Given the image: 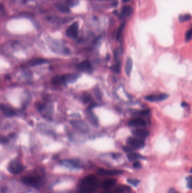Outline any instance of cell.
<instances>
[{
  "label": "cell",
  "mask_w": 192,
  "mask_h": 193,
  "mask_svg": "<svg viewBox=\"0 0 192 193\" xmlns=\"http://www.w3.org/2000/svg\"><path fill=\"white\" fill-rule=\"evenodd\" d=\"M133 13V9L129 5H125L122 8V11L119 15V18L122 19L131 15Z\"/></svg>",
  "instance_id": "cell-15"
},
{
  "label": "cell",
  "mask_w": 192,
  "mask_h": 193,
  "mask_svg": "<svg viewBox=\"0 0 192 193\" xmlns=\"http://www.w3.org/2000/svg\"><path fill=\"white\" fill-rule=\"evenodd\" d=\"M82 100L84 103L87 104L92 100V96L89 93H85L82 96Z\"/></svg>",
  "instance_id": "cell-26"
},
{
  "label": "cell",
  "mask_w": 192,
  "mask_h": 193,
  "mask_svg": "<svg viewBox=\"0 0 192 193\" xmlns=\"http://www.w3.org/2000/svg\"><path fill=\"white\" fill-rule=\"evenodd\" d=\"M192 30L190 29L187 31V33L185 34V40L187 41H189L192 38Z\"/></svg>",
  "instance_id": "cell-29"
},
{
  "label": "cell",
  "mask_w": 192,
  "mask_h": 193,
  "mask_svg": "<svg viewBox=\"0 0 192 193\" xmlns=\"http://www.w3.org/2000/svg\"><path fill=\"white\" fill-rule=\"evenodd\" d=\"M125 23H123L118 28V31H117V35H116V39H117V41H118L120 39V37L121 36L122 32H123V31L125 28Z\"/></svg>",
  "instance_id": "cell-25"
},
{
  "label": "cell",
  "mask_w": 192,
  "mask_h": 193,
  "mask_svg": "<svg viewBox=\"0 0 192 193\" xmlns=\"http://www.w3.org/2000/svg\"><path fill=\"white\" fill-rule=\"evenodd\" d=\"M130 126H133L135 128H139V127H145L146 126L147 124L143 119L139 118H134L131 120L129 123Z\"/></svg>",
  "instance_id": "cell-13"
},
{
  "label": "cell",
  "mask_w": 192,
  "mask_h": 193,
  "mask_svg": "<svg viewBox=\"0 0 192 193\" xmlns=\"http://www.w3.org/2000/svg\"><path fill=\"white\" fill-rule=\"evenodd\" d=\"M139 114L142 116H146V115H148L149 113H150V110H141L140 112H139Z\"/></svg>",
  "instance_id": "cell-32"
},
{
  "label": "cell",
  "mask_w": 192,
  "mask_h": 193,
  "mask_svg": "<svg viewBox=\"0 0 192 193\" xmlns=\"http://www.w3.org/2000/svg\"><path fill=\"white\" fill-rule=\"evenodd\" d=\"M191 15L189 14H182V15L179 16V20L181 23L188 22L191 19Z\"/></svg>",
  "instance_id": "cell-24"
},
{
  "label": "cell",
  "mask_w": 192,
  "mask_h": 193,
  "mask_svg": "<svg viewBox=\"0 0 192 193\" xmlns=\"http://www.w3.org/2000/svg\"><path fill=\"white\" fill-rule=\"evenodd\" d=\"M9 139L6 137L0 135V144H6L8 142Z\"/></svg>",
  "instance_id": "cell-31"
},
{
  "label": "cell",
  "mask_w": 192,
  "mask_h": 193,
  "mask_svg": "<svg viewBox=\"0 0 192 193\" xmlns=\"http://www.w3.org/2000/svg\"><path fill=\"white\" fill-rule=\"evenodd\" d=\"M187 187L189 189H191L192 187V177L191 176H189L187 177Z\"/></svg>",
  "instance_id": "cell-30"
},
{
  "label": "cell",
  "mask_w": 192,
  "mask_h": 193,
  "mask_svg": "<svg viewBox=\"0 0 192 193\" xmlns=\"http://www.w3.org/2000/svg\"><path fill=\"white\" fill-rule=\"evenodd\" d=\"M122 1H123V2H129V1H131V0H122Z\"/></svg>",
  "instance_id": "cell-39"
},
{
  "label": "cell",
  "mask_w": 192,
  "mask_h": 193,
  "mask_svg": "<svg viewBox=\"0 0 192 193\" xmlns=\"http://www.w3.org/2000/svg\"><path fill=\"white\" fill-rule=\"evenodd\" d=\"M111 69L116 74H119L121 71V63L120 62H117L113 66L111 67Z\"/></svg>",
  "instance_id": "cell-27"
},
{
  "label": "cell",
  "mask_w": 192,
  "mask_h": 193,
  "mask_svg": "<svg viewBox=\"0 0 192 193\" xmlns=\"http://www.w3.org/2000/svg\"><path fill=\"white\" fill-rule=\"evenodd\" d=\"M133 166L134 168L140 169V168H141V164L139 162L137 161V162H135L133 163Z\"/></svg>",
  "instance_id": "cell-33"
},
{
  "label": "cell",
  "mask_w": 192,
  "mask_h": 193,
  "mask_svg": "<svg viewBox=\"0 0 192 193\" xmlns=\"http://www.w3.org/2000/svg\"><path fill=\"white\" fill-rule=\"evenodd\" d=\"M112 193L111 191H108V190H106V191H103V192H101V193Z\"/></svg>",
  "instance_id": "cell-38"
},
{
  "label": "cell",
  "mask_w": 192,
  "mask_h": 193,
  "mask_svg": "<svg viewBox=\"0 0 192 193\" xmlns=\"http://www.w3.org/2000/svg\"><path fill=\"white\" fill-rule=\"evenodd\" d=\"M94 93L95 96H96V98L98 100H101L103 98V94L101 91L100 88L98 86H96L94 89Z\"/></svg>",
  "instance_id": "cell-23"
},
{
  "label": "cell",
  "mask_w": 192,
  "mask_h": 193,
  "mask_svg": "<svg viewBox=\"0 0 192 193\" xmlns=\"http://www.w3.org/2000/svg\"><path fill=\"white\" fill-rule=\"evenodd\" d=\"M127 157L128 158V159L130 161H135L139 159H144V157L141 155L140 154H137L136 152H131L129 153L127 155Z\"/></svg>",
  "instance_id": "cell-20"
},
{
  "label": "cell",
  "mask_w": 192,
  "mask_h": 193,
  "mask_svg": "<svg viewBox=\"0 0 192 193\" xmlns=\"http://www.w3.org/2000/svg\"><path fill=\"white\" fill-rule=\"evenodd\" d=\"M127 146L132 151L133 150L143 148L145 146V142L143 140L137 137H129L127 140Z\"/></svg>",
  "instance_id": "cell-3"
},
{
  "label": "cell",
  "mask_w": 192,
  "mask_h": 193,
  "mask_svg": "<svg viewBox=\"0 0 192 193\" xmlns=\"http://www.w3.org/2000/svg\"><path fill=\"white\" fill-rule=\"evenodd\" d=\"M98 188V180L94 175L87 176L80 181L78 193H94Z\"/></svg>",
  "instance_id": "cell-1"
},
{
  "label": "cell",
  "mask_w": 192,
  "mask_h": 193,
  "mask_svg": "<svg viewBox=\"0 0 192 193\" xmlns=\"http://www.w3.org/2000/svg\"><path fill=\"white\" fill-rule=\"evenodd\" d=\"M118 5V1H115L113 3H112V7H116V6H117Z\"/></svg>",
  "instance_id": "cell-36"
},
{
  "label": "cell",
  "mask_w": 192,
  "mask_h": 193,
  "mask_svg": "<svg viewBox=\"0 0 192 193\" xmlns=\"http://www.w3.org/2000/svg\"><path fill=\"white\" fill-rule=\"evenodd\" d=\"M22 181L26 185L32 186L34 188H38L41 186L42 180L39 177L27 176L22 178Z\"/></svg>",
  "instance_id": "cell-4"
},
{
  "label": "cell",
  "mask_w": 192,
  "mask_h": 193,
  "mask_svg": "<svg viewBox=\"0 0 192 193\" xmlns=\"http://www.w3.org/2000/svg\"><path fill=\"white\" fill-rule=\"evenodd\" d=\"M76 67L78 70L84 72L91 73L92 71V65L89 60H84L78 63Z\"/></svg>",
  "instance_id": "cell-10"
},
{
  "label": "cell",
  "mask_w": 192,
  "mask_h": 193,
  "mask_svg": "<svg viewBox=\"0 0 192 193\" xmlns=\"http://www.w3.org/2000/svg\"><path fill=\"white\" fill-rule=\"evenodd\" d=\"M131 191V188L129 186L122 185L119 186L115 190V193H130Z\"/></svg>",
  "instance_id": "cell-18"
},
{
  "label": "cell",
  "mask_w": 192,
  "mask_h": 193,
  "mask_svg": "<svg viewBox=\"0 0 192 193\" xmlns=\"http://www.w3.org/2000/svg\"><path fill=\"white\" fill-rule=\"evenodd\" d=\"M0 110L4 115L8 117H12L16 114L15 109L8 104H0Z\"/></svg>",
  "instance_id": "cell-9"
},
{
  "label": "cell",
  "mask_w": 192,
  "mask_h": 193,
  "mask_svg": "<svg viewBox=\"0 0 192 193\" xmlns=\"http://www.w3.org/2000/svg\"><path fill=\"white\" fill-rule=\"evenodd\" d=\"M132 133L134 137L144 140L149 136V132L148 130L143 128H136L132 131Z\"/></svg>",
  "instance_id": "cell-12"
},
{
  "label": "cell",
  "mask_w": 192,
  "mask_h": 193,
  "mask_svg": "<svg viewBox=\"0 0 192 193\" xmlns=\"http://www.w3.org/2000/svg\"><path fill=\"white\" fill-rule=\"evenodd\" d=\"M79 25L77 22H74L66 30L67 36L71 38H76L78 36Z\"/></svg>",
  "instance_id": "cell-7"
},
{
  "label": "cell",
  "mask_w": 192,
  "mask_h": 193,
  "mask_svg": "<svg viewBox=\"0 0 192 193\" xmlns=\"http://www.w3.org/2000/svg\"><path fill=\"white\" fill-rule=\"evenodd\" d=\"M72 126L74 127L77 130L84 133H86L89 132L90 129L87 124L85 122L81 120H73L70 122Z\"/></svg>",
  "instance_id": "cell-6"
},
{
  "label": "cell",
  "mask_w": 192,
  "mask_h": 193,
  "mask_svg": "<svg viewBox=\"0 0 192 193\" xmlns=\"http://www.w3.org/2000/svg\"><path fill=\"white\" fill-rule=\"evenodd\" d=\"M168 193H180L177 191L174 188H170L168 191Z\"/></svg>",
  "instance_id": "cell-34"
},
{
  "label": "cell",
  "mask_w": 192,
  "mask_h": 193,
  "mask_svg": "<svg viewBox=\"0 0 192 193\" xmlns=\"http://www.w3.org/2000/svg\"><path fill=\"white\" fill-rule=\"evenodd\" d=\"M24 169H25V167L22 164L20 163L19 161L16 160L11 161L8 166L9 171L11 173L14 175H17V174L20 173L24 170Z\"/></svg>",
  "instance_id": "cell-5"
},
{
  "label": "cell",
  "mask_w": 192,
  "mask_h": 193,
  "mask_svg": "<svg viewBox=\"0 0 192 193\" xmlns=\"http://www.w3.org/2000/svg\"><path fill=\"white\" fill-rule=\"evenodd\" d=\"M63 163L66 166H70V167H73L74 168H80L81 167L80 166V164L78 163L77 161H76L74 160H66L64 161Z\"/></svg>",
  "instance_id": "cell-21"
},
{
  "label": "cell",
  "mask_w": 192,
  "mask_h": 193,
  "mask_svg": "<svg viewBox=\"0 0 192 193\" xmlns=\"http://www.w3.org/2000/svg\"><path fill=\"white\" fill-rule=\"evenodd\" d=\"M133 66V62L132 58L130 57L127 58L126 62L125 72L128 76H129L131 73Z\"/></svg>",
  "instance_id": "cell-17"
},
{
  "label": "cell",
  "mask_w": 192,
  "mask_h": 193,
  "mask_svg": "<svg viewBox=\"0 0 192 193\" xmlns=\"http://www.w3.org/2000/svg\"><path fill=\"white\" fill-rule=\"evenodd\" d=\"M77 74H68L63 76H56L53 78L52 82L55 86H60L66 83L73 82L78 78Z\"/></svg>",
  "instance_id": "cell-2"
},
{
  "label": "cell",
  "mask_w": 192,
  "mask_h": 193,
  "mask_svg": "<svg viewBox=\"0 0 192 193\" xmlns=\"http://www.w3.org/2000/svg\"><path fill=\"white\" fill-rule=\"evenodd\" d=\"M169 97V95L166 93H160L158 94H151L145 96V99L149 102H159L165 100Z\"/></svg>",
  "instance_id": "cell-8"
},
{
  "label": "cell",
  "mask_w": 192,
  "mask_h": 193,
  "mask_svg": "<svg viewBox=\"0 0 192 193\" xmlns=\"http://www.w3.org/2000/svg\"><path fill=\"white\" fill-rule=\"evenodd\" d=\"M87 117L89 118L90 122L94 126H98L99 122H98V118H96V116L94 114V113L92 112L91 110H87Z\"/></svg>",
  "instance_id": "cell-16"
},
{
  "label": "cell",
  "mask_w": 192,
  "mask_h": 193,
  "mask_svg": "<svg viewBox=\"0 0 192 193\" xmlns=\"http://www.w3.org/2000/svg\"><path fill=\"white\" fill-rule=\"evenodd\" d=\"M117 184V180L115 179H111L108 178L104 181L102 183V187L104 189L108 190L112 188H114Z\"/></svg>",
  "instance_id": "cell-14"
},
{
  "label": "cell",
  "mask_w": 192,
  "mask_h": 193,
  "mask_svg": "<svg viewBox=\"0 0 192 193\" xmlns=\"http://www.w3.org/2000/svg\"><path fill=\"white\" fill-rule=\"evenodd\" d=\"M55 6L56 8L58 9V10L62 13H69L70 12V9L67 5L62 4V3H58V4H56Z\"/></svg>",
  "instance_id": "cell-22"
},
{
  "label": "cell",
  "mask_w": 192,
  "mask_h": 193,
  "mask_svg": "<svg viewBox=\"0 0 192 193\" xmlns=\"http://www.w3.org/2000/svg\"><path fill=\"white\" fill-rule=\"evenodd\" d=\"M181 106H182V107H185L186 106H187V104H186L185 102H183V103H182Z\"/></svg>",
  "instance_id": "cell-37"
},
{
  "label": "cell",
  "mask_w": 192,
  "mask_h": 193,
  "mask_svg": "<svg viewBox=\"0 0 192 193\" xmlns=\"http://www.w3.org/2000/svg\"><path fill=\"white\" fill-rule=\"evenodd\" d=\"M122 171L120 170H109L103 168L99 169L98 171V175L103 176H114L122 174Z\"/></svg>",
  "instance_id": "cell-11"
},
{
  "label": "cell",
  "mask_w": 192,
  "mask_h": 193,
  "mask_svg": "<svg viewBox=\"0 0 192 193\" xmlns=\"http://www.w3.org/2000/svg\"><path fill=\"white\" fill-rule=\"evenodd\" d=\"M127 182L131 185L137 186L140 183V181L139 180H136V179H127Z\"/></svg>",
  "instance_id": "cell-28"
},
{
  "label": "cell",
  "mask_w": 192,
  "mask_h": 193,
  "mask_svg": "<svg viewBox=\"0 0 192 193\" xmlns=\"http://www.w3.org/2000/svg\"><path fill=\"white\" fill-rule=\"evenodd\" d=\"M47 62V60L43 58H35L33 60H30V62H28L29 65L30 66H38L40 64H42Z\"/></svg>",
  "instance_id": "cell-19"
},
{
  "label": "cell",
  "mask_w": 192,
  "mask_h": 193,
  "mask_svg": "<svg viewBox=\"0 0 192 193\" xmlns=\"http://www.w3.org/2000/svg\"><path fill=\"white\" fill-rule=\"evenodd\" d=\"M118 52H119V51H118V49H116L115 50V58L116 59H117V57H118Z\"/></svg>",
  "instance_id": "cell-35"
}]
</instances>
